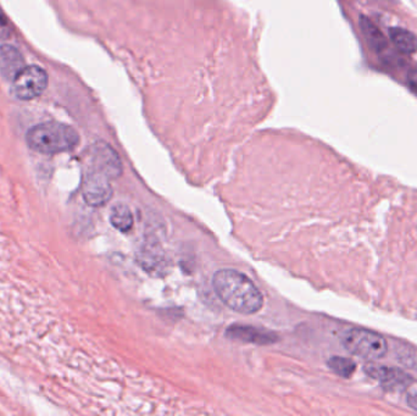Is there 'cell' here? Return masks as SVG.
<instances>
[{"label": "cell", "instance_id": "cell-1", "mask_svg": "<svg viewBox=\"0 0 417 416\" xmlns=\"http://www.w3.org/2000/svg\"><path fill=\"white\" fill-rule=\"evenodd\" d=\"M213 286L222 303L240 314H255L264 306L262 292L240 271H218L213 275Z\"/></svg>", "mask_w": 417, "mask_h": 416}, {"label": "cell", "instance_id": "cell-2", "mask_svg": "<svg viewBox=\"0 0 417 416\" xmlns=\"http://www.w3.org/2000/svg\"><path fill=\"white\" fill-rule=\"evenodd\" d=\"M26 141L32 151L40 154H59L72 151L78 142V133L71 126L49 121L33 126L26 134Z\"/></svg>", "mask_w": 417, "mask_h": 416}, {"label": "cell", "instance_id": "cell-3", "mask_svg": "<svg viewBox=\"0 0 417 416\" xmlns=\"http://www.w3.org/2000/svg\"><path fill=\"white\" fill-rule=\"evenodd\" d=\"M342 345L351 354L378 360L388 354V342L380 333L368 328H349L343 333Z\"/></svg>", "mask_w": 417, "mask_h": 416}, {"label": "cell", "instance_id": "cell-4", "mask_svg": "<svg viewBox=\"0 0 417 416\" xmlns=\"http://www.w3.org/2000/svg\"><path fill=\"white\" fill-rule=\"evenodd\" d=\"M48 86V75L42 67H23L11 81V94L18 100H32L40 97Z\"/></svg>", "mask_w": 417, "mask_h": 416}, {"label": "cell", "instance_id": "cell-5", "mask_svg": "<svg viewBox=\"0 0 417 416\" xmlns=\"http://www.w3.org/2000/svg\"><path fill=\"white\" fill-rule=\"evenodd\" d=\"M89 171L102 175L109 180H115L122 173V165L119 155L107 143H95L90 149Z\"/></svg>", "mask_w": 417, "mask_h": 416}, {"label": "cell", "instance_id": "cell-6", "mask_svg": "<svg viewBox=\"0 0 417 416\" xmlns=\"http://www.w3.org/2000/svg\"><path fill=\"white\" fill-rule=\"evenodd\" d=\"M364 370L368 376L377 381L380 385L388 390H406L413 383L411 377L400 369L382 364L368 363L365 365Z\"/></svg>", "mask_w": 417, "mask_h": 416}, {"label": "cell", "instance_id": "cell-7", "mask_svg": "<svg viewBox=\"0 0 417 416\" xmlns=\"http://www.w3.org/2000/svg\"><path fill=\"white\" fill-rule=\"evenodd\" d=\"M109 181L110 180L102 175L88 171L83 187V197L89 205L102 207L109 202L112 195V188Z\"/></svg>", "mask_w": 417, "mask_h": 416}, {"label": "cell", "instance_id": "cell-8", "mask_svg": "<svg viewBox=\"0 0 417 416\" xmlns=\"http://www.w3.org/2000/svg\"><path fill=\"white\" fill-rule=\"evenodd\" d=\"M23 67L25 59L18 48L10 45L0 47V74L4 79L13 81Z\"/></svg>", "mask_w": 417, "mask_h": 416}, {"label": "cell", "instance_id": "cell-9", "mask_svg": "<svg viewBox=\"0 0 417 416\" xmlns=\"http://www.w3.org/2000/svg\"><path fill=\"white\" fill-rule=\"evenodd\" d=\"M227 336L231 340L255 343V345H270L277 341L275 333L252 328V326H231L227 330Z\"/></svg>", "mask_w": 417, "mask_h": 416}, {"label": "cell", "instance_id": "cell-10", "mask_svg": "<svg viewBox=\"0 0 417 416\" xmlns=\"http://www.w3.org/2000/svg\"><path fill=\"white\" fill-rule=\"evenodd\" d=\"M359 25L361 31H363V35L368 40V45L373 50L382 52L388 47V42H387L384 35L366 16H360Z\"/></svg>", "mask_w": 417, "mask_h": 416}, {"label": "cell", "instance_id": "cell-11", "mask_svg": "<svg viewBox=\"0 0 417 416\" xmlns=\"http://www.w3.org/2000/svg\"><path fill=\"white\" fill-rule=\"evenodd\" d=\"M389 38L401 53L413 54L417 52V37L413 32L401 27H392L389 30Z\"/></svg>", "mask_w": 417, "mask_h": 416}, {"label": "cell", "instance_id": "cell-12", "mask_svg": "<svg viewBox=\"0 0 417 416\" xmlns=\"http://www.w3.org/2000/svg\"><path fill=\"white\" fill-rule=\"evenodd\" d=\"M110 221L112 226L122 232H127L134 226V216L126 204H116L111 210Z\"/></svg>", "mask_w": 417, "mask_h": 416}, {"label": "cell", "instance_id": "cell-13", "mask_svg": "<svg viewBox=\"0 0 417 416\" xmlns=\"http://www.w3.org/2000/svg\"><path fill=\"white\" fill-rule=\"evenodd\" d=\"M139 260L143 267L149 272H158V275H160V271L165 269L164 254L153 245L143 249Z\"/></svg>", "mask_w": 417, "mask_h": 416}, {"label": "cell", "instance_id": "cell-14", "mask_svg": "<svg viewBox=\"0 0 417 416\" xmlns=\"http://www.w3.org/2000/svg\"><path fill=\"white\" fill-rule=\"evenodd\" d=\"M329 366L338 376L349 379L356 372V364L351 359L343 357H332L329 360Z\"/></svg>", "mask_w": 417, "mask_h": 416}, {"label": "cell", "instance_id": "cell-15", "mask_svg": "<svg viewBox=\"0 0 417 416\" xmlns=\"http://www.w3.org/2000/svg\"><path fill=\"white\" fill-rule=\"evenodd\" d=\"M397 353H398V359H400L401 363L410 369L417 370V350L401 348V349H397Z\"/></svg>", "mask_w": 417, "mask_h": 416}, {"label": "cell", "instance_id": "cell-16", "mask_svg": "<svg viewBox=\"0 0 417 416\" xmlns=\"http://www.w3.org/2000/svg\"><path fill=\"white\" fill-rule=\"evenodd\" d=\"M408 393H406V402H408L409 407L413 409L415 412H417V387L416 386L411 385L409 386Z\"/></svg>", "mask_w": 417, "mask_h": 416}, {"label": "cell", "instance_id": "cell-17", "mask_svg": "<svg viewBox=\"0 0 417 416\" xmlns=\"http://www.w3.org/2000/svg\"><path fill=\"white\" fill-rule=\"evenodd\" d=\"M408 82L410 84V87L417 92V70H411L409 72Z\"/></svg>", "mask_w": 417, "mask_h": 416}]
</instances>
